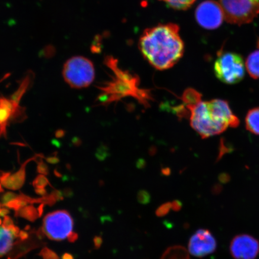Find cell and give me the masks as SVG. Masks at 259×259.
Listing matches in <instances>:
<instances>
[{
	"label": "cell",
	"instance_id": "6da1fadb",
	"mask_svg": "<svg viewBox=\"0 0 259 259\" xmlns=\"http://www.w3.org/2000/svg\"><path fill=\"white\" fill-rule=\"evenodd\" d=\"M139 49L152 66L169 69L182 58L184 44L180 28L175 24H159L148 28L139 40Z\"/></svg>",
	"mask_w": 259,
	"mask_h": 259
},
{
	"label": "cell",
	"instance_id": "7a4b0ae2",
	"mask_svg": "<svg viewBox=\"0 0 259 259\" xmlns=\"http://www.w3.org/2000/svg\"><path fill=\"white\" fill-rule=\"evenodd\" d=\"M63 76L66 82L72 89H85L95 80V66L87 58L73 57L64 64Z\"/></svg>",
	"mask_w": 259,
	"mask_h": 259
},
{
	"label": "cell",
	"instance_id": "3957f363",
	"mask_svg": "<svg viewBox=\"0 0 259 259\" xmlns=\"http://www.w3.org/2000/svg\"><path fill=\"white\" fill-rule=\"evenodd\" d=\"M213 69L216 77L227 84L241 82L245 76L244 62L242 57L231 52H220Z\"/></svg>",
	"mask_w": 259,
	"mask_h": 259
},
{
	"label": "cell",
	"instance_id": "277c9868",
	"mask_svg": "<svg viewBox=\"0 0 259 259\" xmlns=\"http://www.w3.org/2000/svg\"><path fill=\"white\" fill-rule=\"evenodd\" d=\"M219 4L230 24H247L259 14V0H219Z\"/></svg>",
	"mask_w": 259,
	"mask_h": 259
},
{
	"label": "cell",
	"instance_id": "5b68a950",
	"mask_svg": "<svg viewBox=\"0 0 259 259\" xmlns=\"http://www.w3.org/2000/svg\"><path fill=\"white\" fill-rule=\"evenodd\" d=\"M187 108L191 112V126L203 139L222 134L228 128L213 117L206 102L200 100L195 105L188 106Z\"/></svg>",
	"mask_w": 259,
	"mask_h": 259
},
{
	"label": "cell",
	"instance_id": "8992f818",
	"mask_svg": "<svg viewBox=\"0 0 259 259\" xmlns=\"http://www.w3.org/2000/svg\"><path fill=\"white\" fill-rule=\"evenodd\" d=\"M73 220L67 210H57L48 213L44 219L45 235L51 240L61 241L67 238L73 228Z\"/></svg>",
	"mask_w": 259,
	"mask_h": 259
},
{
	"label": "cell",
	"instance_id": "52a82bcc",
	"mask_svg": "<svg viewBox=\"0 0 259 259\" xmlns=\"http://www.w3.org/2000/svg\"><path fill=\"white\" fill-rule=\"evenodd\" d=\"M195 16L197 23L207 30L218 28L225 19L221 6L213 0L200 3L196 9Z\"/></svg>",
	"mask_w": 259,
	"mask_h": 259
},
{
	"label": "cell",
	"instance_id": "ba28073f",
	"mask_svg": "<svg viewBox=\"0 0 259 259\" xmlns=\"http://www.w3.org/2000/svg\"><path fill=\"white\" fill-rule=\"evenodd\" d=\"M218 244L209 230L199 229L191 236L188 245V250L194 257L202 258L213 253L216 250Z\"/></svg>",
	"mask_w": 259,
	"mask_h": 259
},
{
	"label": "cell",
	"instance_id": "9c48e42d",
	"mask_svg": "<svg viewBox=\"0 0 259 259\" xmlns=\"http://www.w3.org/2000/svg\"><path fill=\"white\" fill-rule=\"evenodd\" d=\"M230 251L235 259H255L259 253V242L252 236H236L231 243Z\"/></svg>",
	"mask_w": 259,
	"mask_h": 259
},
{
	"label": "cell",
	"instance_id": "30bf717a",
	"mask_svg": "<svg viewBox=\"0 0 259 259\" xmlns=\"http://www.w3.org/2000/svg\"><path fill=\"white\" fill-rule=\"evenodd\" d=\"M210 113L217 121L226 127H237L239 119L233 113L228 103L225 100L215 99L206 102Z\"/></svg>",
	"mask_w": 259,
	"mask_h": 259
},
{
	"label": "cell",
	"instance_id": "8fae6325",
	"mask_svg": "<svg viewBox=\"0 0 259 259\" xmlns=\"http://www.w3.org/2000/svg\"><path fill=\"white\" fill-rule=\"evenodd\" d=\"M3 186L7 189L11 190H18L23 186L25 181L24 168H22L18 172L10 177V174H4L0 177Z\"/></svg>",
	"mask_w": 259,
	"mask_h": 259
},
{
	"label": "cell",
	"instance_id": "7c38bea8",
	"mask_svg": "<svg viewBox=\"0 0 259 259\" xmlns=\"http://www.w3.org/2000/svg\"><path fill=\"white\" fill-rule=\"evenodd\" d=\"M15 102L13 103L7 99L0 98V127L2 131H5L8 121L18 106H15Z\"/></svg>",
	"mask_w": 259,
	"mask_h": 259
},
{
	"label": "cell",
	"instance_id": "4fadbf2b",
	"mask_svg": "<svg viewBox=\"0 0 259 259\" xmlns=\"http://www.w3.org/2000/svg\"><path fill=\"white\" fill-rule=\"evenodd\" d=\"M14 238L11 231L0 228V257L3 256L11 250L14 245Z\"/></svg>",
	"mask_w": 259,
	"mask_h": 259
},
{
	"label": "cell",
	"instance_id": "5bb4252c",
	"mask_svg": "<svg viewBox=\"0 0 259 259\" xmlns=\"http://www.w3.org/2000/svg\"><path fill=\"white\" fill-rule=\"evenodd\" d=\"M245 124L248 131L259 135V108L252 109L248 112Z\"/></svg>",
	"mask_w": 259,
	"mask_h": 259
},
{
	"label": "cell",
	"instance_id": "9a60e30c",
	"mask_svg": "<svg viewBox=\"0 0 259 259\" xmlns=\"http://www.w3.org/2000/svg\"><path fill=\"white\" fill-rule=\"evenodd\" d=\"M246 67L252 78H259V48L249 55L246 61Z\"/></svg>",
	"mask_w": 259,
	"mask_h": 259
},
{
	"label": "cell",
	"instance_id": "2e32d148",
	"mask_svg": "<svg viewBox=\"0 0 259 259\" xmlns=\"http://www.w3.org/2000/svg\"><path fill=\"white\" fill-rule=\"evenodd\" d=\"M161 259H190L189 252L182 246L176 245L168 248Z\"/></svg>",
	"mask_w": 259,
	"mask_h": 259
},
{
	"label": "cell",
	"instance_id": "e0dca14e",
	"mask_svg": "<svg viewBox=\"0 0 259 259\" xmlns=\"http://www.w3.org/2000/svg\"><path fill=\"white\" fill-rule=\"evenodd\" d=\"M16 217H21L31 222H34L36 220L39 215L36 209L33 206H26L21 208L18 212H16Z\"/></svg>",
	"mask_w": 259,
	"mask_h": 259
},
{
	"label": "cell",
	"instance_id": "ac0fdd59",
	"mask_svg": "<svg viewBox=\"0 0 259 259\" xmlns=\"http://www.w3.org/2000/svg\"><path fill=\"white\" fill-rule=\"evenodd\" d=\"M168 7L176 10H187L191 7L196 0H161Z\"/></svg>",
	"mask_w": 259,
	"mask_h": 259
},
{
	"label": "cell",
	"instance_id": "d6986e66",
	"mask_svg": "<svg viewBox=\"0 0 259 259\" xmlns=\"http://www.w3.org/2000/svg\"><path fill=\"white\" fill-rule=\"evenodd\" d=\"M171 209V202H167L163 203L155 210V215H156L158 218H163V217L166 216L169 213Z\"/></svg>",
	"mask_w": 259,
	"mask_h": 259
},
{
	"label": "cell",
	"instance_id": "ffe728a7",
	"mask_svg": "<svg viewBox=\"0 0 259 259\" xmlns=\"http://www.w3.org/2000/svg\"><path fill=\"white\" fill-rule=\"evenodd\" d=\"M40 256L43 257L44 259H60L58 255L48 247H45L40 252Z\"/></svg>",
	"mask_w": 259,
	"mask_h": 259
},
{
	"label": "cell",
	"instance_id": "44dd1931",
	"mask_svg": "<svg viewBox=\"0 0 259 259\" xmlns=\"http://www.w3.org/2000/svg\"><path fill=\"white\" fill-rule=\"evenodd\" d=\"M138 201L142 205H147L151 201V196L147 191L141 190L138 194Z\"/></svg>",
	"mask_w": 259,
	"mask_h": 259
},
{
	"label": "cell",
	"instance_id": "7402d4cb",
	"mask_svg": "<svg viewBox=\"0 0 259 259\" xmlns=\"http://www.w3.org/2000/svg\"><path fill=\"white\" fill-rule=\"evenodd\" d=\"M48 184V180L44 176L38 177L33 182V186L36 189H44Z\"/></svg>",
	"mask_w": 259,
	"mask_h": 259
},
{
	"label": "cell",
	"instance_id": "603a6c76",
	"mask_svg": "<svg viewBox=\"0 0 259 259\" xmlns=\"http://www.w3.org/2000/svg\"><path fill=\"white\" fill-rule=\"evenodd\" d=\"M4 206L8 207L10 209H14L16 212H18L22 208L21 200L19 199L18 196L16 199H13L11 201L6 203Z\"/></svg>",
	"mask_w": 259,
	"mask_h": 259
},
{
	"label": "cell",
	"instance_id": "cb8c5ba5",
	"mask_svg": "<svg viewBox=\"0 0 259 259\" xmlns=\"http://www.w3.org/2000/svg\"><path fill=\"white\" fill-rule=\"evenodd\" d=\"M18 196L17 194L12 192L5 193L2 198V205L4 206L6 203L11 201L13 199H16Z\"/></svg>",
	"mask_w": 259,
	"mask_h": 259
},
{
	"label": "cell",
	"instance_id": "d4e9b609",
	"mask_svg": "<svg viewBox=\"0 0 259 259\" xmlns=\"http://www.w3.org/2000/svg\"><path fill=\"white\" fill-rule=\"evenodd\" d=\"M183 203L179 200H175L171 202V209L175 212H178L182 209Z\"/></svg>",
	"mask_w": 259,
	"mask_h": 259
},
{
	"label": "cell",
	"instance_id": "484cf974",
	"mask_svg": "<svg viewBox=\"0 0 259 259\" xmlns=\"http://www.w3.org/2000/svg\"><path fill=\"white\" fill-rule=\"evenodd\" d=\"M14 225V222L11 218L9 216H5L4 218V221H3L2 227L6 229H8L9 227Z\"/></svg>",
	"mask_w": 259,
	"mask_h": 259
},
{
	"label": "cell",
	"instance_id": "4316f807",
	"mask_svg": "<svg viewBox=\"0 0 259 259\" xmlns=\"http://www.w3.org/2000/svg\"><path fill=\"white\" fill-rule=\"evenodd\" d=\"M94 244H95V247L96 250H99V249L101 247L103 243V239L101 236H96L93 239Z\"/></svg>",
	"mask_w": 259,
	"mask_h": 259
},
{
	"label": "cell",
	"instance_id": "83f0119b",
	"mask_svg": "<svg viewBox=\"0 0 259 259\" xmlns=\"http://www.w3.org/2000/svg\"><path fill=\"white\" fill-rule=\"evenodd\" d=\"M9 231H11L13 235H14L15 238L19 237V234H20V230L18 228L17 226H15L14 225L11 226L9 227L8 229Z\"/></svg>",
	"mask_w": 259,
	"mask_h": 259
},
{
	"label": "cell",
	"instance_id": "f1b7e54d",
	"mask_svg": "<svg viewBox=\"0 0 259 259\" xmlns=\"http://www.w3.org/2000/svg\"><path fill=\"white\" fill-rule=\"evenodd\" d=\"M78 239V234L75 232H71L67 236V240L70 242H74Z\"/></svg>",
	"mask_w": 259,
	"mask_h": 259
},
{
	"label": "cell",
	"instance_id": "f546056e",
	"mask_svg": "<svg viewBox=\"0 0 259 259\" xmlns=\"http://www.w3.org/2000/svg\"><path fill=\"white\" fill-rule=\"evenodd\" d=\"M36 235L37 236V238L40 239V240H42V239H44L45 238V236H46V235H45V233L42 227L37 231Z\"/></svg>",
	"mask_w": 259,
	"mask_h": 259
},
{
	"label": "cell",
	"instance_id": "4dcf8cb0",
	"mask_svg": "<svg viewBox=\"0 0 259 259\" xmlns=\"http://www.w3.org/2000/svg\"><path fill=\"white\" fill-rule=\"evenodd\" d=\"M52 194H53L55 198H56L58 201H60V200H63L64 199L62 193L59 192V191H56V192H54Z\"/></svg>",
	"mask_w": 259,
	"mask_h": 259
},
{
	"label": "cell",
	"instance_id": "1f68e13d",
	"mask_svg": "<svg viewBox=\"0 0 259 259\" xmlns=\"http://www.w3.org/2000/svg\"><path fill=\"white\" fill-rule=\"evenodd\" d=\"M19 238H20L22 241L26 240L29 237V235L27 232L22 231L20 232V234H19Z\"/></svg>",
	"mask_w": 259,
	"mask_h": 259
},
{
	"label": "cell",
	"instance_id": "d6a6232c",
	"mask_svg": "<svg viewBox=\"0 0 259 259\" xmlns=\"http://www.w3.org/2000/svg\"><path fill=\"white\" fill-rule=\"evenodd\" d=\"M45 205V204L41 203V205L39 206H38V215H39V218H41L42 215H43Z\"/></svg>",
	"mask_w": 259,
	"mask_h": 259
},
{
	"label": "cell",
	"instance_id": "836d02e7",
	"mask_svg": "<svg viewBox=\"0 0 259 259\" xmlns=\"http://www.w3.org/2000/svg\"><path fill=\"white\" fill-rule=\"evenodd\" d=\"M10 213V210L8 208L0 209V216L5 217Z\"/></svg>",
	"mask_w": 259,
	"mask_h": 259
},
{
	"label": "cell",
	"instance_id": "e575fe53",
	"mask_svg": "<svg viewBox=\"0 0 259 259\" xmlns=\"http://www.w3.org/2000/svg\"><path fill=\"white\" fill-rule=\"evenodd\" d=\"M35 192L39 195L44 196L47 194V191L45 189H35Z\"/></svg>",
	"mask_w": 259,
	"mask_h": 259
},
{
	"label": "cell",
	"instance_id": "d590c367",
	"mask_svg": "<svg viewBox=\"0 0 259 259\" xmlns=\"http://www.w3.org/2000/svg\"><path fill=\"white\" fill-rule=\"evenodd\" d=\"M62 259H74L73 255L70 253H68V252H66L63 255Z\"/></svg>",
	"mask_w": 259,
	"mask_h": 259
},
{
	"label": "cell",
	"instance_id": "8d00e7d4",
	"mask_svg": "<svg viewBox=\"0 0 259 259\" xmlns=\"http://www.w3.org/2000/svg\"><path fill=\"white\" fill-rule=\"evenodd\" d=\"M30 229V226H29L28 225L25 228L26 231H29V229Z\"/></svg>",
	"mask_w": 259,
	"mask_h": 259
},
{
	"label": "cell",
	"instance_id": "74e56055",
	"mask_svg": "<svg viewBox=\"0 0 259 259\" xmlns=\"http://www.w3.org/2000/svg\"><path fill=\"white\" fill-rule=\"evenodd\" d=\"M4 192V190H3L2 189L1 185H0V192Z\"/></svg>",
	"mask_w": 259,
	"mask_h": 259
},
{
	"label": "cell",
	"instance_id": "f35d334b",
	"mask_svg": "<svg viewBox=\"0 0 259 259\" xmlns=\"http://www.w3.org/2000/svg\"><path fill=\"white\" fill-rule=\"evenodd\" d=\"M2 220H1V219H0V226H1V225H2Z\"/></svg>",
	"mask_w": 259,
	"mask_h": 259
},
{
	"label": "cell",
	"instance_id": "ab89813d",
	"mask_svg": "<svg viewBox=\"0 0 259 259\" xmlns=\"http://www.w3.org/2000/svg\"><path fill=\"white\" fill-rule=\"evenodd\" d=\"M8 259H12L11 257H9Z\"/></svg>",
	"mask_w": 259,
	"mask_h": 259
},
{
	"label": "cell",
	"instance_id": "60d3db41",
	"mask_svg": "<svg viewBox=\"0 0 259 259\" xmlns=\"http://www.w3.org/2000/svg\"><path fill=\"white\" fill-rule=\"evenodd\" d=\"M0 208H1V204H0Z\"/></svg>",
	"mask_w": 259,
	"mask_h": 259
}]
</instances>
